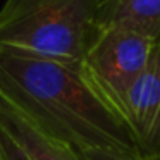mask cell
Returning a JSON list of instances; mask_svg holds the SVG:
<instances>
[{"instance_id":"8992f818","label":"cell","mask_w":160,"mask_h":160,"mask_svg":"<svg viewBox=\"0 0 160 160\" xmlns=\"http://www.w3.org/2000/svg\"><path fill=\"white\" fill-rule=\"evenodd\" d=\"M98 28H122L160 43V0H102Z\"/></svg>"},{"instance_id":"5b68a950","label":"cell","mask_w":160,"mask_h":160,"mask_svg":"<svg viewBox=\"0 0 160 160\" xmlns=\"http://www.w3.org/2000/svg\"><path fill=\"white\" fill-rule=\"evenodd\" d=\"M0 124L31 160H84L79 150L48 136L0 95Z\"/></svg>"},{"instance_id":"ba28073f","label":"cell","mask_w":160,"mask_h":160,"mask_svg":"<svg viewBox=\"0 0 160 160\" xmlns=\"http://www.w3.org/2000/svg\"><path fill=\"white\" fill-rule=\"evenodd\" d=\"M84 157V160H160V157H121V155H114L108 152H102V150H84L81 152Z\"/></svg>"},{"instance_id":"277c9868","label":"cell","mask_w":160,"mask_h":160,"mask_svg":"<svg viewBox=\"0 0 160 160\" xmlns=\"http://www.w3.org/2000/svg\"><path fill=\"white\" fill-rule=\"evenodd\" d=\"M124 115L145 157H160V43L126 98Z\"/></svg>"},{"instance_id":"6da1fadb","label":"cell","mask_w":160,"mask_h":160,"mask_svg":"<svg viewBox=\"0 0 160 160\" xmlns=\"http://www.w3.org/2000/svg\"><path fill=\"white\" fill-rule=\"evenodd\" d=\"M0 95L43 132L79 152L143 155L126 115L91 79L83 62L0 50Z\"/></svg>"},{"instance_id":"3957f363","label":"cell","mask_w":160,"mask_h":160,"mask_svg":"<svg viewBox=\"0 0 160 160\" xmlns=\"http://www.w3.org/2000/svg\"><path fill=\"white\" fill-rule=\"evenodd\" d=\"M155 43L122 28H100L83 64L91 79L124 114L128 93L150 62Z\"/></svg>"},{"instance_id":"7a4b0ae2","label":"cell","mask_w":160,"mask_h":160,"mask_svg":"<svg viewBox=\"0 0 160 160\" xmlns=\"http://www.w3.org/2000/svg\"><path fill=\"white\" fill-rule=\"evenodd\" d=\"M102 0H7L0 9V50L83 62L98 31Z\"/></svg>"},{"instance_id":"52a82bcc","label":"cell","mask_w":160,"mask_h":160,"mask_svg":"<svg viewBox=\"0 0 160 160\" xmlns=\"http://www.w3.org/2000/svg\"><path fill=\"white\" fill-rule=\"evenodd\" d=\"M0 160H31L21 145L0 124Z\"/></svg>"}]
</instances>
